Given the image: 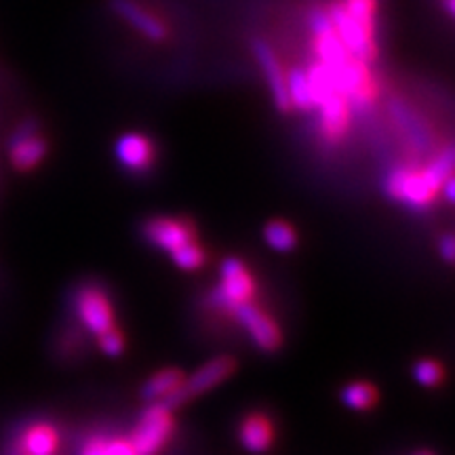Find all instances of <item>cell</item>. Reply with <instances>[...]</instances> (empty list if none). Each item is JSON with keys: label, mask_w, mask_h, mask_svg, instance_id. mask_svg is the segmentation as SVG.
Masks as SVG:
<instances>
[{"label": "cell", "mask_w": 455, "mask_h": 455, "mask_svg": "<svg viewBox=\"0 0 455 455\" xmlns=\"http://www.w3.org/2000/svg\"><path fill=\"white\" fill-rule=\"evenodd\" d=\"M413 375H415V379H418L419 384L432 388V386L441 384L443 367L439 365V363H435V361H419V363H415Z\"/></svg>", "instance_id": "cell-23"}, {"label": "cell", "mask_w": 455, "mask_h": 455, "mask_svg": "<svg viewBox=\"0 0 455 455\" xmlns=\"http://www.w3.org/2000/svg\"><path fill=\"white\" fill-rule=\"evenodd\" d=\"M238 439L243 447L251 453H266L275 443V426L264 413H251L243 419L238 428Z\"/></svg>", "instance_id": "cell-17"}, {"label": "cell", "mask_w": 455, "mask_h": 455, "mask_svg": "<svg viewBox=\"0 0 455 455\" xmlns=\"http://www.w3.org/2000/svg\"><path fill=\"white\" fill-rule=\"evenodd\" d=\"M445 11L449 17L455 15V0H445Z\"/></svg>", "instance_id": "cell-29"}, {"label": "cell", "mask_w": 455, "mask_h": 455, "mask_svg": "<svg viewBox=\"0 0 455 455\" xmlns=\"http://www.w3.org/2000/svg\"><path fill=\"white\" fill-rule=\"evenodd\" d=\"M76 315L93 335L106 333L114 327V310L108 295L100 287H83L76 293Z\"/></svg>", "instance_id": "cell-10"}, {"label": "cell", "mask_w": 455, "mask_h": 455, "mask_svg": "<svg viewBox=\"0 0 455 455\" xmlns=\"http://www.w3.org/2000/svg\"><path fill=\"white\" fill-rule=\"evenodd\" d=\"M144 236L155 247L163 249V251L173 253L180 247L195 241V226L188 220H175V218H155L146 221Z\"/></svg>", "instance_id": "cell-12"}, {"label": "cell", "mask_w": 455, "mask_h": 455, "mask_svg": "<svg viewBox=\"0 0 455 455\" xmlns=\"http://www.w3.org/2000/svg\"><path fill=\"white\" fill-rule=\"evenodd\" d=\"M415 455H432V453H428V451H419V453H415Z\"/></svg>", "instance_id": "cell-30"}, {"label": "cell", "mask_w": 455, "mask_h": 455, "mask_svg": "<svg viewBox=\"0 0 455 455\" xmlns=\"http://www.w3.org/2000/svg\"><path fill=\"white\" fill-rule=\"evenodd\" d=\"M184 382L186 378L180 369H163V371L152 375V378L144 384L141 396H144L148 403H164L184 386Z\"/></svg>", "instance_id": "cell-18"}, {"label": "cell", "mask_w": 455, "mask_h": 455, "mask_svg": "<svg viewBox=\"0 0 455 455\" xmlns=\"http://www.w3.org/2000/svg\"><path fill=\"white\" fill-rule=\"evenodd\" d=\"M264 238L275 251L281 253L293 251L295 244H298V235H295V230L287 221H270L264 230Z\"/></svg>", "instance_id": "cell-21"}, {"label": "cell", "mask_w": 455, "mask_h": 455, "mask_svg": "<svg viewBox=\"0 0 455 455\" xmlns=\"http://www.w3.org/2000/svg\"><path fill=\"white\" fill-rule=\"evenodd\" d=\"M453 188H455L453 175H449V178L445 180V184H443V190H445V198H447V203H453Z\"/></svg>", "instance_id": "cell-28"}, {"label": "cell", "mask_w": 455, "mask_h": 455, "mask_svg": "<svg viewBox=\"0 0 455 455\" xmlns=\"http://www.w3.org/2000/svg\"><path fill=\"white\" fill-rule=\"evenodd\" d=\"M235 369H236V363L235 358L230 356H220V358H213V361H209L207 365H203L190 379H186L184 386H181V392H184L186 401H190V398L203 395V392L212 390L218 384L226 382V379L235 373Z\"/></svg>", "instance_id": "cell-15"}, {"label": "cell", "mask_w": 455, "mask_h": 455, "mask_svg": "<svg viewBox=\"0 0 455 455\" xmlns=\"http://www.w3.org/2000/svg\"><path fill=\"white\" fill-rule=\"evenodd\" d=\"M388 112H390L392 123H395V127L401 131V135L407 140V144L411 146L415 152L422 155V152L430 150L432 133L428 124L424 123V118L419 116V114L415 112L405 100L392 98L388 101Z\"/></svg>", "instance_id": "cell-11"}, {"label": "cell", "mask_w": 455, "mask_h": 455, "mask_svg": "<svg viewBox=\"0 0 455 455\" xmlns=\"http://www.w3.org/2000/svg\"><path fill=\"white\" fill-rule=\"evenodd\" d=\"M451 171L453 146H447L424 167L405 164V167L392 169L386 178V192L407 207L426 209L435 203Z\"/></svg>", "instance_id": "cell-1"}, {"label": "cell", "mask_w": 455, "mask_h": 455, "mask_svg": "<svg viewBox=\"0 0 455 455\" xmlns=\"http://www.w3.org/2000/svg\"><path fill=\"white\" fill-rule=\"evenodd\" d=\"M47 140L43 138L36 121H24L17 124L9 140V158L17 171H32L47 156Z\"/></svg>", "instance_id": "cell-6"}, {"label": "cell", "mask_w": 455, "mask_h": 455, "mask_svg": "<svg viewBox=\"0 0 455 455\" xmlns=\"http://www.w3.org/2000/svg\"><path fill=\"white\" fill-rule=\"evenodd\" d=\"M60 447V432L55 426L38 422L21 430L11 455H55Z\"/></svg>", "instance_id": "cell-16"}, {"label": "cell", "mask_w": 455, "mask_h": 455, "mask_svg": "<svg viewBox=\"0 0 455 455\" xmlns=\"http://www.w3.org/2000/svg\"><path fill=\"white\" fill-rule=\"evenodd\" d=\"M287 93L291 110L295 108L299 112H312V93L306 68L298 66L287 72Z\"/></svg>", "instance_id": "cell-19"}, {"label": "cell", "mask_w": 455, "mask_h": 455, "mask_svg": "<svg viewBox=\"0 0 455 455\" xmlns=\"http://www.w3.org/2000/svg\"><path fill=\"white\" fill-rule=\"evenodd\" d=\"M238 323L247 329V333L251 335L255 344L259 346L261 350L275 352L278 346L283 344V333L281 329L272 318L266 315L264 310H259L258 306L244 304L241 308L235 310Z\"/></svg>", "instance_id": "cell-13"}, {"label": "cell", "mask_w": 455, "mask_h": 455, "mask_svg": "<svg viewBox=\"0 0 455 455\" xmlns=\"http://www.w3.org/2000/svg\"><path fill=\"white\" fill-rule=\"evenodd\" d=\"M81 455H106V441L100 439V436L87 441V445L83 447Z\"/></svg>", "instance_id": "cell-26"}, {"label": "cell", "mask_w": 455, "mask_h": 455, "mask_svg": "<svg viewBox=\"0 0 455 455\" xmlns=\"http://www.w3.org/2000/svg\"><path fill=\"white\" fill-rule=\"evenodd\" d=\"M255 295L253 276L249 275L247 266L241 259L228 258L221 264V284L218 291L213 293V301L221 308L235 312L244 304H251Z\"/></svg>", "instance_id": "cell-5"}, {"label": "cell", "mask_w": 455, "mask_h": 455, "mask_svg": "<svg viewBox=\"0 0 455 455\" xmlns=\"http://www.w3.org/2000/svg\"><path fill=\"white\" fill-rule=\"evenodd\" d=\"M114 152L116 161L133 173H146L156 158L155 141L144 133H124L123 138H118Z\"/></svg>", "instance_id": "cell-14"}, {"label": "cell", "mask_w": 455, "mask_h": 455, "mask_svg": "<svg viewBox=\"0 0 455 455\" xmlns=\"http://www.w3.org/2000/svg\"><path fill=\"white\" fill-rule=\"evenodd\" d=\"M318 112V131L327 144H339L348 135L352 124V108L341 93H331L315 106Z\"/></svg>", "instance_id": "cell-9"}, {"label": "cell", "mask_w": 455, "mask_h": 455, "mask_svg": "<svg viewBox=\"0 0 455 455\" xmlns=\"http://www.w3.org/2000/svg\"><path fill=\"white\" fill-rule=\"evenodd\" d=\"M251 51L259 66L261 76L266 81V87L270 91L272 104H275L278 112H289L291 110V104H289L287 93V70H284L281 57L276 55V51L264 38H253Z\"/></svg>", "instance_id": "cell-7"}, {"label": "cell", "mask_w": 455, "mask_h": 455, "mask_svg": "<svg viewBox=\"0 0 455 455\" xmlns=\"http://www.w3.org/2000/svg\"><path fill=\"white\" fill-rule=\"evenodd\" d=\"M331 72V70H329ZM338 91L348 100L352 112H369L379 98V84L365 61L352 60L338 72H331Z\"/></svg>", "instance_id": "cell-2"}, {"label": "cell", "mask_w": 455, "mask_h": 455, "mask_svg": "<svg viewBox=\"0 0 455 455\" xmlns=\"http://www.w3.org/2000/svg\"><path fill=\"white\" fill-rule=\"evenodd\" d=\"M171 258H173L178 268L188 270V272L198 270L204 264V251L201 247H198L196 241H192V243L184 244V247H180L178 251L171 253Z\"/></svg>", "instance_id": "cell-22"}, {"label": "cell", "mask_w": 455, "mask_h": 455, "mask_svg": "<svg viewBox=\"0 0 455 455\" xmlns=\"http://www.w3.org/2000/svg\"><path fill=\"white\" fill-rule=\"evenodd\" d=\"M108 7L118 20L124 21L131 30H135L146 41L161 44L169 38V28L164 26L161 17L148 11L138 0H110Z\"/></svg>", "instance_id": "cell-8"}, {"label": "cell", "mask_w": 455, "mask_h": 455, "mask_svg": "<svg viewBox=\"0 0 455 455\" xmlns=\"http://www.w3.org/2000/svg\"><path fill=\"white\" fill-rule=\"evenodd\" d=\"M100 338V348L106 352L108 356H118V355H123V350H124V339H123V335H121V331H118V329H108L106 333H101V335H98Z\"/></svg>", "instance_id": "cell-24"}, {"label": "cell", "mask_w": 455, "mask_h": 455, "mask_svg": "<svg viewBox=\"0 0 455 455\" xmlns=\"http://www.w3.org/2000/svg\"><path fill=\"white\" fill-rule=\"evenodd\" d=\"M341 403L348 409H355V411H367L378 403V390H375L373 384L352 382L341 390Z\"/></svg>", "instance_id": "cell-20"}, {"label": "cell", "mask_w": 455, "mask_h": 455, "mask_svg": "<svg viewBox=\"0 0 455 455\" xmlns=\"http://www.w3.org/2000/svg\"><path fill=\"white\" fill-rule=\"evenodd\" d=\"M327 15L331 20V26L338 38L344 44L346 51L358 61H365L371 66L378 60V41H375V30L363 26L361 21H356L355 17L346 13L344 7L339 4V0H335L327 7Z\"/></svg>", "instance_id": "cell-3"}, {"label": "cell", "mask_w": 455, "mask_h": 455, "mask_svg": "<svg viewBox=\"0 0 455 455\" xmlns=\"http://www.w3.org/2000/svg\"><path fill=\"white\" fill-rule=\"evenodd\" d=\"M106 455H138L129 439L106 441Z\"/></svg>", "instance_id": "cell-25"}, {"label": "cell", "mask_w": 455, "mask_h": 455, "mask_svg": "<svg viewBox=\"0 0 455 455\" xmlns=\"http://www.w3.org/2000/svg\"><path fill=\"white\" fill-rule=\"evenodd\" d=\"M439 249H441V255H443V258H445V261H453L455 259V238L451 235H447V236L441 238Z\"/></svg>", "instance_id": "cell-27"}, {"label": "cell", "mask_w": 455, "mask_h": 455, "mask_svg": "<svg viewBox=\"0 0 455 455\" xmlns=\"http://www.w3.org/2000/svg\"><path fill=\"white\" fill-rule=\"evenodd\" d=\"M173 411L161 403H152L150 407L141 413L133 435H131V445L138 455H156L167 445L173 435Z\"/></svg>", "instance_id": "cell-4"}]
</instances>
